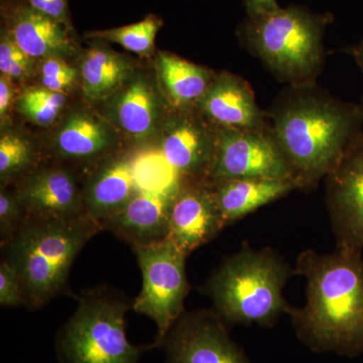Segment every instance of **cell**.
Listing matches in <instances>:
<instances>
[{"instance_id":"obj_1","label":"cell","mask_w":363,"mask_h":363,"mask_svg":"<svg viewBox=\"0 0 363 363\" xmlns=\"http://www.w3.org/2000/svg\"><path fill=\"white\" fill-rule=\"evenodd\" d=\"M266 112L298 189L316 187L362 131V105L344 102L316 82L288 85Z\"/></svg>"},{"instance_id":"obj_2","label":"cell","mask_w":363,"mask_h":363,"mask_svg":"<svg viewBox=\"0 0 363 363\" xmlns=\"http://www.w3.org/2000/svg\"><path fill=\"white\" fill-rule=\"evenodd\" d=\"M298 274L307 281L306 303L289 308L298 338L316 352L357 357L363 352L362 252L305 250Z\"/></svg>"},{"instance_id":"obj_3","label":"cell","mask_w":363,"mask_h":363,"mask_svg":"<svg viewBox=\"0 0 363 363\" xmlns=\"http://www.w3.org/2000/svg\"><path fill=\"white\" fill-rule=\"evenodd\" d=\"M101 230L102 224L87 215L72 219L28 217L1 245L4 259L20 277L25 307L40 309L63 293L79 253Z\"/></svg>"},{"instance_id":"obj_4","label":"cell","mask_w":363,"mask_h":363,"mask_svg":"<svg viewBox=\"0 0 363 363\" xmlns=\"http://www.w3.org/2000/svg\"><path fill=\"white\" fill-rule=\"evenodd\" d=\"M294 272L271 248L245 245L211 274L205 292L224 322L271 326L290 308L283 292Z\"/></svg>"},{"instance_id":"obj_5","label":"cell","mask_w":363,"mask_h":363,"mask_svg":"<svg viewBox=\"0 0 363 363\" xmlns=\"http://www.w3.org/2000/svg\"><path fill=\"white\" fill-rule=\"evenodd\" d=\"M324 23L298 7L250 16L243 39L248 51L281 82H316L323 69Z\"/></svg>"},{"instance_id":"obj_6","label":"cell","mask_w":363,"mask_h":363,"mask_svg":"<svg viewBox=\"0 0 363 363\" xmlns=\"http://www.w3.org/2000/svg\"><path fill=\"white\" fill-rule=\"evenodd\" d=\"M133 303L108 288L85 291L57 337L62 363H138L143 350L128 341L126 313Z\"/></svg>"},{"instance_id":"obj_7","label":"cell","mask_w":363,"mask_h":363,"mask_svg":"<svg viewBox=\"0 0 363 363\" xmlns=\"http://www.w3.org/2000/svg\"><path fill=\"white\" fill-rule=\"evenodd\" d=\"M143 276V286L131 309L156 323L154 346H161L172 327L183 314L190 292L185 255L169 238L147 245H133Z\"/></svg>"},{"instance_id":"obj_8","label":"cell","mask_w":363,"mask_h":363,"mask_svg":"<svg viewBox=\"0 0 363 363\" xmlns=\"http://www.w3.org/2000/svg\"><path fill=\"white\" fill-rule=\"evenodd\" d=\"M235 179L289 180L297 185L292 168L269 130L217 128L207 181L214 185Z\"/></svg>"},{"instance_id":"obj_9","label":"cell","mask_w":363,"mask_h":363,"mask_svg":"<svg viewBox=\"0 0 363 363\" xmlns=\"http://www.w3.org/2000/svg\"><path fill=\"white\" fill-rule=\"evenodd\" d=\"M336 248L363 252V130L324 178Z\"/></svg>"},{"instance_id":"obj_10","label":"cell","mask_w":363,"mask_h":363,"mask_svg":"<svg viewBox=\"0 0 363 363\" xmlns=\"http://www.w3.org/2000/svg\"><path fill=\"white\" fill-rule=\"evenodd\" d=\"M162 345L169 363H252L215 311L183 313Z\"/></svg>"},{"instance_id":"obj_11","label":"cell","mask_w":363,"mask_h":363,"mask_svg":"<svg viewBox=\"0 0 363 363\" xmlns=\"http://www.w3.org/2000/svg\"><path fill=\"white\" fill-rule=\"evenodd\" d=\"M223 228L212 184L207 180L182 182L169 212V240L189 255Z\"/></svg>"},{"instance_id":"obj_12","label":"cell","mask_w":363,"mask_h":363,"mask_svg":"<svg viewBox=\"0 0 363 363\" xmlns=\"http://www.w3.org/2000/svg\"><path fill=\"white\" fill-rule=\"evenodd\" d=\"M28 217L72 219L85 215L83 189L63 167H37L16 181L14 188Z\"/></svg>"},{"instance_id":"obj_13","label":"cell","mask_w":363,"mask_h":363,"mask_svg":"<svg viewBox=\"0 0 363 363\" xmlns=\"http://www.w3.org/2000/svg\"><path fill=\"white\" fill-rule=\"evenodd\" d=\"M216 133L196 109L179 111L164 130L160 150L182 180H207Z\"/></svg>"},{"instance_id":"obj_14","label":"cell","mask_w":363,"mask_h":363,"mask_svg":"<svg viewBox=\"0 0 363 363\" xmlns=\"http://www.w3.org/2000/svg\"><path fill=\"white\" fill-rule=\"evenodd\" d=\"M196 111L221 130H269L267 112L259 108L247 81L228 72L215 75Z\"/></svg>"},{"instance_id":"obj_15","label":"cell","mask_w":363,"mask_h":363,"mask_svg":"<svg viewBox=\"0 0 363 363\" xmlns=\"http://www.w3.org/2000/svg\"><path fill=\"white\" fill-rule=\"evenodd\" d=\"M182 182L164 190H138L117 213L104 222V229L131 247L166 240L169 212Z\"/></svg>"},{"instance_id":"obj_16","label":"cell","mask_w":363,"mask_h":363,"mask_svg":"<svg viewBox=\"0 0 363 363\" xmlns=\"http://www.w3.org/2000/svg\"><path fill=\"white\" fill-rule=\"evenodd\" d=\"M4 7L7 33L30 59L64 58L75 52L68 26L21 0L9 2Z\"/></svg>"},{"instance_id":"obj_17","label":"cell","mask_w":363,"mask_h":363,"mask_svg":"<svg viewBox=\"0 0 363 363\" xmlns=\"http://www.w3.org/2000/svg\"><path fill=\"white\" fill-rule=\"evenodd\" d=\"M138 190L133 159H112L100 167L83 188L85 215L104 224Z\"/></svg>"},{"instance_id":"obj_18","label":"cell","mask_w":363,"mask_h":363,"mask_svg":"<svg viewBox=\"0 0 363 363\" xmlns=\"http://www.w3.org/2000/svg\"><path fill=\"white\" fill-rule=\"evenodd\" d=\"M112 96L111 116L119 128L138 140L154 133L161 117L162 106L149 77L133 74Z\"/></svg>"},{"instance_id":"obj_19","label":"cell","mask_w":363,"mask_h":363,"mask_svg":"<svg viewBox=\"0 0 363 363\" xmlns=\"http://www.w3.org/2000/svg\"><path fill=\"white\" fill-rule=\"evenodd\" d=\"M212 186L225 227L298 189L293 181L266 179H235Z\"/></svg>"},{"instance_id":"obj_20","label":"cell","mask_w":363,"mask_h":363,"mask_svg":"<svg viewBox=\"0 0 363 363\" xmlns=\"http://www.w3.org/2000/svg\"><path fill=\"white\" fill-rule=\"evenodd\" d=\"M113 135L108 124L87 111L72 112L55 138L58 156L71 160H88L111 149Z\"/></svg>"},{"instance_id":"obj_21","label":"cell","mask_w":363,"mask_h":363,"mask_svg":"<svg viewBox=\"0 0 363 363\" xmlns=\"http://www.w3.org/2000/svg\"><path fill=\"white\" fill-rule=\"evenodd\" d=\"M157 68L167 96L178 111L196 109L216 75L169 52L159 55Z\"/></svg>"},{"instance_id":"obj_22","label":"cell","mask_w":363,"mask_h":363,"mask_svg":"<svg viewBox=\"0 0 363 363\" xmlns=\"http://www.w3.org/2000/svg\"><path fill=\"white\" fill-rule=\"evenodd\" d=\"M83 92L89 101H100L112 96L133 76V67L121 55L93 47L81 63Z\"/></svg>"},{"instance_id":"obj_23","label":"cell","mask_w":363,"mask_h":363,"mask_svg":"<svg viewBox=\"0 0 363 363\" xmlns=\"http://www.w3.org/2000/svg\"><path fill=\"white\" fill-rule=\"evenodd\" d=\"M162 26V21L159 16L149 14L145 20L133 25L90 32L87 38L116 43L138 55H149L154 50L155 40Z\"/></svg>"},{"instance_id":"obj_24","label":"cell","mask_w":363,"mask_h":363,"mask_svg":"<svg viewBox=\"0 0 363 363\" xmlns=\"http://www.w3.org/2000/svg\"><path fill=\"white\" fill-rule=\"evenodd\" d=\"M35 154L32 143L26 138L4 131L0 138V179L2 185L18 181L35 167Z\"/></svg>"},{"instance_id":"obj_25","label":"cell","mask_w":363,"mask_h":363,"mask_svg":"<svg viewBox=\"0 0 363 363\" xmlns=\"http://www.w3.org/2000/svg\"><path fill=\"white\" fill-rule=\"evenodd\" d=\"M133 172L140 190H164L182 179L164 159L161 150H149L133 157Z\"/></svg>"},{"instance_id":"obj_26","label":"cell","mask_w":363,"mask_h":363,"mask_svg":"<svg viewBox=\"0 0 363 363\" xmlns=\"http://www.w3.org/2000/svg\"><path fill=\"white\" fill-rule=\"evenodd\" d=\"M65 104L64 93L54 92L45 87L28 88L16 100L20 113L40 126L54 123Z\"/></svg>"},{"instance_id":"obj_27","label":"cell","mask_w":363,"mask_h":363,"mask_svg":"<svg viewBox=\"0 0 363 363\" xmlns=\"http://www.w3.org/2000/svg\"><path fill=\"white\" fill-rule=\"evenodd\" d=\"M32 60L21 51L6 30H2L0 40V72L9 80L28 77L32 72Z\"/></svg>"},{"instance_id":"obj_28","label":"cell","mask_w":363,"mask_h":363,"mask_svg":"<svg viewBox=\"0 0 363 363\" xmlns=\"http://www.w3.org/2000/svg\"><path fill=\"white\" fill-rule=\"evenodd\" d=\"M28 218L16 191L2 186L0 191V241L6 243Z\"/></svg>"},{"instance_id":"obj_29","label":"cell","mask_w":363,"mask_h":363,"mask_svg":"<svg viewBox=\"0 0 363 363\" xmlns=\"http://www.w3.org/2000/svg\"><path fill=\"white\" fill-rule=\"evenodd\" d=\"M77 75L78 71L59 57L45 59L40 69L43 87L54 92L64 93L70 89L76 82Z\"/></svg>"},{"instance_id":"obj_30","label":"cell","mask_w":363,"mask_h":363,"mask_svg":"<svg viewBox=\"0 0 363 363\" xmlns=\"http://www.w3.org/2000/svg\"><path fill=\"white\" fill-rule=\"evenodd\" d=\"M0 306L2 308L26 306L20 277L6 259H2L0 264Z\"/></svg>"},{"instance_id":"obj_31","label":"cell","mask_w":363,"mask_h":363,"mask_svg":"<svg viewBox=\"0 0 363 363\" xmlns=\"http://www.w3.org/2000/svg\"><path fill=\"white\" fill-rule=\"evenodd\" d=\"M39 13L71 28L69 20L68 0H21Z\"/></svg>"},{"instance_id":"obj_32","label":"cell","mask_w":363,"mask_h":363,"mask_svg":"<svg viewBox=\"0 0 363 363\" xmlns=\"http://www.w3.org/2000/svg\"><path fill=\"white\" fill-rule=\"evenodd\" d=\"M11 81L6 76L1 75L0 78V117L2 123L6 118L13 100V88Z\"/></svg>"},{"instance_id":"obj_33","label":"cell","mask_w":363,"mask_h":363,"mask_svg":"<svg viewBox=\"0 0 363 363\" xmlns=\"http://www.w3.org/2000/svg\"><path fill=\"white\" fill-rule=\"evenodd\" d=\"M247 9L250 16H255L276 11L279 9L276 0H245Z\"/></svg>"},{"instance_id":"obj_34","label":"cell","mask_w":363,"mask_h":363,"mask_svg":"<svg viewBox=\"0 0 363 363\" xmlns=\"http://www.w3.org/2000/svg\"><path fill=\"white\" fill-rule=\"evenodd\" d=\"M347 52L348 54L355 60V62H357L358 67H359L363 74V42L357 45H353ZM362 106L363 107V104Z\"/></svg>"}]
</instances>
